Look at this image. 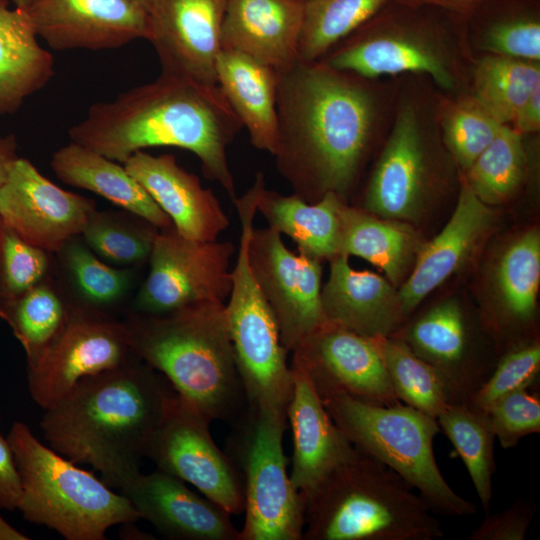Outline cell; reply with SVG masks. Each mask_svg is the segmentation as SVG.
<instances>
[{
    "label": "cell",
    "mask_w": 540,
    "mask_h": 540,
    "mask_svg": "<svg viewBox=\"0 0 540 540\" xmlns=\"http://www.w3.org/2000/svg\"><path fill=\"white\" fill-rule=\"evenodd\" d=\"M287 414L247 408L231 427L225 452L244 493L240 540H302L306 501L293 486L283 450Z\"/></svg>",
    "instance_id": "cell-8"
},
{
    "label": "cell",
    "mask_w": 540,
    "mask_h": 540,
    "mask_svg": "<svg viewBox=\"0 0 540 540\" xmlns=\"http://www.w3.org/2000/svg\"><path fill=\"white\" fill-rule=\"evenodd\" d=\"M55 273V254L31 245L0 218V307Z\"/></svg>",
    "instance_id": "cell-41"
},
{
    "label": "cell",
    "mask_w": 540,
    "mask_h": 540,
    "mask_svg": "<svg viewBox=\"0 0 540 540\" xmlns=\"http://www.w3.org/2000/svg\"><path fill=\"white\" fill-rule=\"evenodd\" d=\"M490 220L488 205L464 183L451 218L441 232L418 252L411 274L398 291L405 319L459 268Z\"/></svg>",
    "instance_id": "cell-26"
},
{
    "label": "cell",
    "mask_w": 540,
    "mask_h": 540,
    "mask_svg": "<svg viewBox=\"0 0 540 540\" xmlns=\"http://www.w3.org/2000/svg\"><path fill=\"white\" fill-rule=\"evenodd\" d=\"M234 252L229 241H197L180 235L173 226L160 229L132 311L165 314L197 302H224L232 287Z\"/></svg>",
    "instance_id": "cell-10"
},
{
    "label": "cell",
    "mask_w": 540,
    "mask_h": 540,
    "mask_svg": "<svg viewBox=\"0 0 540 540\" xmlns=\"http://www.w3.org/2000/svg\"><path fill=\"white\" fill-rule=\"evenodd\" d=\"M444 139L466 172L504 126L473 96L447 104L442 114Z\"/></svg>",
    "instance_id": "cell-42"
},
{
    "label": "cell",
    "mask_w": 540,
    "mask_h": 540,
    "mask_svg": "<svg viewBox=\"0 0 540 540\" xmlns=\"http://www.w3.org/2000/svg\"><path fill=\"white\" fill-rule=\"evenodd\" d=\"M387 0H310L305 2L299 58L318 61L364 25Z\"/></svg>",
    "instance_id": "cell-39"
},
{
    "label": "cell",
    "mask_w": 540,
    "mask_h": 540,
    "mask_svg": "<svg viewBox=\"0 0 540 540\" xmlns=\"http://www.w3.org/2000/svg\"><path fill=\"white\" fill-rule=\"evenodd\" d=\"M304 12L305 3L295 0H226L222 49L283 72L300 60Z\"/></svg>",
    "instance_id": "cell-24"
},
{
    "label": "cell",
    "mask_w": 540,
    "mask_h": 540,
    "mask_svg": "<svg viewBox=\"0 0 540 540\" xmlns=\"http://www.w3.org/2000/svg\"><path fill=\"white\" fill-rule=\"evenodd\" d=\"M132 354L123 320L70 303L59 334L27 364L29 393L45 410L82 379L112 369Z\"/></svg>",
    "instance_id": "cell-11"
},
{
    "label": "cell",
    "mask_w": 540,
    "mask_h": 540,
    "mask_svg": "<svg viewBox=\"0 0 540 540\" xmlns=\"http://www.w3.org/2000/svg\"><path fill=\"white\" fill-rule=\"evenodd\" d=\"M50 167L56 177L69 186L93 192L159 229L173 226L167 214L122 163L70 141L52 154Z\"/></svg>",
    "instance_id": "cell-28"
},
{
    "label": "cell",
    "mask_w": 540,
    "mask_h": 540,
    "mask_svg": "<svg viewBox=\"0 0 540 540\" xmlns=\"http://www.w3.org/2000/svg\"><path fill=\"white\" fill-rule=\"evenodd\" d=\"M0 1H8V0H0Z\"/></svg>",
    "instance_id": "cell-56"
},
{
    "label": "cell",
    "mask_w": 540,
    "mask_h": 540,
    "mask_svg": "<svg viewBox=\"0 0 540 540\" xmlns=\"http://www.w3.org/2000/svg\"><path fill=\"white\" fill-rule=\"evenodd\" d=\"M291 369L293 390L286 412L293 442L289 474L293 486L307 501L357 449L335 424L305 374L296 367Z\"/></svg>",
    "instance_id": "cell-23"
},
{
    "label": "cell",
    "mask_w": 540,
    "mask_h": 540,
    "mask_svg": "<svg viewBox=\"0 0 540 540\" xmlns=\"http://www.w3.org/2000/svg\"><path fill=\"white\" fill-rule=\"evenodd\" d=\"M174 389L134 353L122 364L82 379L44 410L39 426L49 446L89 464L121 491L141 471Z\"/></svg>",
    "instance_id": "cell-3"
},
{
    "label": "cell",
    "mask_w": 540,
    "mask_h": 540,
    "mask_svg": "<svg viewBox=\"0 0 540 540\" xmlns=\"http://www.w3.org/2000/svg\"><path fill=\"white\" fill-rule=\"evenodd\" d=\"M386 367L397 399L433 418L451 403L436 370L401 339L393 336L370 338Z\"/></svg>",
    "instance_id": "cell-36"
},
{
    "label": "cell",
    "mask_w": 540,
    "mask_h": 540,
    "mask_svg": "<svg viewBox=\"0 0 540 540\" xmlns=\"http://www.w3.org/2000/svg\"><path fill=\"white\" fill-rule=\"evenodd\" d=\"M473 82V97L502 124L510 125L540 86V66L534 61L488 54L477 62Z\"/></svg>",
    "instance_id": "cell-38"
},
{
    "label": "cell",
    "mask_w": 540,
    "mask_h": 540,
    "mask_svg": "<svg viewBox=\"0 0 540 540\" xmlns=\"http://www.w3.org/2000/svg\"><path fill=\"white\" fill-rule=\"evenodd\" d=\"M134 524V523H133ZM132 524V528H127L126 533L122 534V536H130V539H153L151 535L146 534L140 530H137L136 527H134Z\"/></svg>",
    "instance_id": "cell-52"
},
{
    "label": "cell",
    "mask_w": 540,
    "mask_h": 540,
    "mask_svg": "<svg viewBox=\"0 0 540 540\" xmlns=\"http://www.w3.org/2000/svg\"><path fill=\"white\" fill-rule=\"evenodd\" d=\"M95 209L93 199L61 188L22 157L0 186V218L25 241L53 254L81 235Z\"/></svg>",
    "instance_id": "cell-15"
},
{
    "label": "cell",
    "mask_w": 540,
    "mask_h": 540,
    "mask_svg": "<svg viewBox=\"0 0 540 540\" xmlns=\"http://www.w3.org/2000/svg\"><path fill=\"white\" fill-rule=\"evenodd\" d=\"M226 0H156L149 11L148 40L162 74L217 85Z\"/></svg>",
    "instance_id": "cell-16"
},
{
    "label": "cell",
    "mask_w": 540,
    "mask_h": 540,
    "mask_svg": "<svg viewBox=\"0 0 540 540\" xmlns=\"http://www.w3.org/2000/svg\"><path fill=\"white\" fill-rule=\"evenodd\" d=\"M248 258L254 278L276 320L284 347L293 352L325 325L321 261L289 250L276 230L253 228Z\"/></svg>",
    "instance_id": "cell-13"
},
{
    "label": "cell",
    "mask_w": 540,
    "mask_h": 540,
    "mask_svg": "<svg viewBox=\"0 0 540 540\" xmlns=\"http://www.w3.org/2000/svg\"><path fill=\"white\" fill-rule=\"evenodd\" d=\"M251 232L250 225L241 226L232 287L225 304L228 330L248 408L286 413L293 390L289 351L250 267Z\"/></svg>",
    "instance_id": "cell-9"
},
{
    "label": "cell",
    "mask_w": 540,
    "mask_h": 540,
    "mask_svg": "<svg viewBox=\"0 0 540 540\" xmlns=\"http://www.w3.org/2000/svg\"><path fill=\"white\" fill-rule=\"evenodd\" d=\"M530 500L517 499L504 511L488 515L469 540H524L535 513Z\"/></svg>",
    "instance_id": "cell-46"
},
{
    "label": "cell",
    "mask_w": 540,
    "mask_h": 540,
    "mask_svg": "<svg viewBox=\"0 0 540 540\" xmlns=\"http://www.w3.org/2000/svg\"><path fill=\"white\" fill-rule=\"evenodd\" d=\"M159 230L146 219L123 209H95L80 236L107 263L137 269L148 262Z\"/></svg>",
    "instance_id": "cell-35"
},
{
    "label": "cell",
    "mask_w": 540,
    "mask_h": 540,
    "mask_svg": "<svg viewBox=\"0 0 540 540\" xmlns=\"http://www.w3.org/2000/svg\"><path fill=\"white\" fill-rule=\"evenodd\" d=\"M278 72L253 58L222 49L216 65L217 85L251 144L274 155L277 146Z\"/></svg>",
    "instance_id": "cell-27"
},
{
    "label": "cell",
    "mask_w": 540,
    "mask_h": 540,
    "mask_svg": "<svg viewBox=\"0 0 540 540\" xmlns=\"http://www.w3.org/2000/svg\"><path fill=\"white\" fill-rule=\"evenodd\" d=\"M481 45L489 54L539 62L540 22L526 15L501 19L486 29Z\"/></svg>",
    "instance_id": "cell-45"
},
{
    "label": "cell",
    "mask_w": 540,
    "mask_h": 540,
    "mask_svg": "<svg viewBox=\"0 0 540 540\" xmlns=\"http://www.w3.org/2000/svg\"><path fill=\"white\" fill-rule=\"evenodd\" d=\"M276 167L293 194L313 203L353 186L376 124L365 80L322 61L278 73Z\"/></svg>",
    "instance_id": "cell-1"
},
{
    "label": "cell",
    "mask_w": 540,
    "mask_h": 540,
    "mask_svg": "<svg viewBox=\"0 0 540 540\" xmlns=\"http://www.w3.org/2000/svg\"><path fill=\"white\" fill-rule=\"evenodd\" d=\"M123 321L132 352L210 422L232 426L245 414L224 302H197L165 314L130 310Z\"/></svg>",
    "instance_id": "cell-4"
},
{
    "label": "cell",
    "mask_w": 540,
    "mask_h": 540,
    "mask_svg": "<svg viewBox=\"0 0 540 540\" xmlns=\"http://www.w3.org/2000/svg\"><path fill=\"white\" fill-rule=\"evenodd\" d=\"M424 123L411 105L401 107L370 178L365 211L388 220L418 214L427 185Z\"/></svg>",
    "instance_id": "cell-20"
},
{
    "label": "cell",
    "mask_w": 540,
    "mask_h": 540,
    "mask_svg": "<svg viewBox=\"0 0 540 540\" xmlns=\"http://www.w3.org/2000/svg\"><path fill=\"white\" fill-rule=\"evenodd\" d=\"M443 536L425 499L397 473L359 449L306 501L302 540H436Z\"/></svg>",
    "instance_id": "cell-5"
},
{
    "label": "cell",
    "mask_w": 540,
    "mask_h": 540,
    "mask_svg": "<svg viewBox=\"0 0 540 540\" xmlns=\"http://www.w3.org/2000/svg\"><path fill=\"white\" fill-rule=\"evenodd\" d=\"M415 244L408 226L345 205L340 254L360 257L379 267L395 287L406 273Z\"/></svg>",
    "instance_id": "cell-32"
},
{
    "label": "cell",
    "mask_w": 540,
    "mask_h": 540,
    "mask_svg": "<svg viewBox=\"0 0 540 540\" xmlns=\"http://www.w3.org/2000/svg\"><path fill=\"white\" fill-rule=\"evenodd\" d=\"M13 4V7L27 10L33 3H35L37 0H10Z\"/></svg>",
    "instance_id": "cell-53"
},
{
    "label": "cell",
    "mask_w": 540,
    "mask_h": 540,
    "mask_svg": "<svg viewBox=\"0 0 540 540\" xmlns=\"http://www.w3.org/2000/svg\"><path fill=\"white\" fill-rule=\"evenodd\" d=\"M54 73V58L39 44L27 12L0 1V114L18 111Z\"/></svg>",
    "instance_id": "cell-30"
},
{
    "label": "cell",
    "mask_w": 540,
    "mask_h": 540,
    "mask_svg": "<svg viewBox=\"0 0 540 540\" xmlns=\"http://www.w3.org/2000/svg\"><path fill=\"white\" fill-rule=\"evenodd\" d=\"M487 413L495 438L504 449L513 448L524 437L540 432V396L530 389L505 395Z\"/></svg>",
    "instance_id": "cell-44"
},
{
    "label": "cell",
    "mask_w": 540,
    "mask_h": 540,
    "mask_svg": "<svg viewBox=\"0 0 540 540\" xmlns=\"http://www.w3.org/2000/svg\"><path fill=\"white\" fill-rule=\"evenodd\" d=\"M519 134L536 132L540 128V86L537 87L516 113L509 125Z\"/></svg>",
    "instance_id": "cell-48"
},
{
    "label": "cell",
    "mask_w": 540,
    "mask_h": 540,
    "mask_svg": "<svg viewBox=\"0 0 540 540\" xmlns=\"http://www.w3.org/2000/svg\"><path fill=\"white\" fill-rule=\"evenodd\" d=\"M210 421L174 392L146 457L157 467L194 486L230 515L244 512L240 474L213 440Z\"/></svg>",
    "instance_id": "cell-12"
},
{
    "label": "cell",
    "mask_w": 540,
    "mask_h": 540,
    "mask_svg": "<svg viewBox=\"0 0 540 540\" xmlns=\"http://www.w3.org/2000/svg\"><path fill=\"white\" fill-rule=\"evenodd\" d=\"M440 431L465 464L485 512L490 509L492 476L496 471L495 434L487 412L467 404H450L437 418Z\"/></svg>",
    "instance_id": "cell-34"
},
{
    "label": "cell",
    "mask_w": 540,
    "mask_h": 540,
    "mask_svg": "<svg viewBox=\"0 0 540 540\" xmlns=\"http://www.w3.org/2000/svg\"><path fill=\"white\" fill-rule=\"evenodd\" d=\"M525 164L522 135L504 125L465 172L464 183L485 204H498L518 189Z\"/></svg>",
    "instance_id": "cell-40"
},
{
    "label": "cell",
    "mask_w": 540,
    "mask_h": 540,
    "mask_svg": "<svg viewBox=\"0 0 540 540\" xmlns=\"http://www.w3.org/2000/svg\"><path fill=\"white\" fill-rule=\"evenodd\" d=\"M124 166L171 219L182 236L215 241L229 226L216 195L199 178L181 167L172 154L137 151Z\"/></svg>",
    "instance_id": "cell-22"
},
{
    "label": "cell",
    "mask_w": 540,
    "mask_h": 540,
    "mask_svg": "<svg viewBox=\"0 0 540 540\" xmlns=\"http://www.w3.org/2000/svg\"><path fill=\"white\" fill-rule=\"evenodd\" d=\"M321 305L328 323L367 338L391 336L405 320L395 286L376 273L354 269L343 254L330 260Z\"/></svg>",
    "instance_id": "cell-25"
},
{
    "label": "cell",
    "mask_w": 540,
    "mask_h": 540,
    "mask_svg": "<svg viewBox=\"0 0 540 540\" xmlns=\"http://www.w3.org/2000/svg\"><path fill=\"white\" fill-rule=\"evenodd\" d=\"M320 59L363 79L405 72L429 75L445 89L457 83L448 47L434 33L414 28L371 29L342 40Z\"/></svg>",
    "instance_id": "cell-17"
},
{
    "label": "cell",
    "mask_w": 540,
    "mask_h": 540,
    "mask_svg": "<svg viewBox=\"0 0 540 540\" xmlns=\"http://www.w3.org/2000/svg\"><path fill=\"white\" fill-rule=\"evenodd\" d=\"M291 366L309 379L320 399L343 395L378 404L397 399L383 360L370 338L326 323L292 352Z\"/></svg>",
    "instance_id": "cell-14"
},
{
    "label": "cell",
    "mask_w": 540,
    "mask_h": 540,
    "mask_svg": "<svg viewBox=\"0 0 540 540\" xmlns=\"http://www.w3.org/2000/svg\"><path fill=\"white\" fill-rule=\"evenodd\" d=\"M321 400L353 446L397 473L433 512L453 517L476 513L475 504L451 488L437 465L433 442L441 431L436 418L401 402L378 405L343 395Z\"/></svg>",
    "instance_id": "cell-7"
},
{
    "label": "cell",
    "mask_w": 540,
    "mask_h": 540,
    "mask_svg": "<svg viewBox=\"0 0 540 540\" xmlns=\"http://www.w3.org/2000/svg\"><path fill=\"white\" fill-rule=\"evenodd\" d=\"M18 157L15 136L13 134L0 135V186L4 183L12 163Z\"/></svg>",
    "instance_id": "cell-49"
},
{
    "label": "cell",
    "mask_w": 540,
    "mask_h": 540,
    "mask_svg": "<svg viewBox=\"0 0 540 540\" xmlns=\"http://www.w3.org/2000/svg\"><path fill=\"white\" fill-rule=\"evenodd\" d=\"M56 272L70 303L113 315L132 293L135 268L115 267L76 236L55 253ZM114 316V315H113Z\"/></svg>",
    "instance_id": "cell-31"
},
{
    "label": "cell",
    "mask_w": 540,
    "mask_h": 540,
    "mask_svg": "<svg viewBox=\"0 0 540 540\" xmlns=\"http://www.w3.org/2000/svg\"><path fill=\"white\" fill-rule=\"evenodd\" d=\"M119 492L166 538L240 540L229 513L160 469L140 472Z\"/></svg>",
    "instance_id": "cell-21"
},
{
    "label": "cell",
    "mask_w": 540,
    "mask_h": 540,
    "mask_svg": "<svg viewBox=\"0 0 540 540\" xmlns=\"http://www.w3.org/2000/svg\"><path fill=\"white\" fill-rule=\"evenodd\" d=\"M503 317L516 329H530L536 314L540 282V236L531 230L505 251L497 268Z\"/></svg>",
    "instance_id": "cell-37"
},
{
    "label": "cell",
    "mask_w": 540,
    "mask_h": 540,
    "mask_svg": "<svg viewBox=\"0 0 540 540\" xmlns=\"http://www.w3.org/2000/svg\"><path fill=\"white\" fill-rule=\"evenodd\" d=\"M7 439L21 480L17 509L26 521L67 540H104L111 527L141 519L123 494L42 444L25 423L14 422Z\"/></svg>",
    "instance_id": "cell-6"
},
{
    "label": "cell",
    "mask_w": 540,
    "mask_h": 540,
    "mask_svg": "<svg viewBox=\"0 0 540 540\" xmlns=\"http://www.w3.org/2000/svg\"><path fill=\"white\" fill-rule=\"evenodd\" d=\"M540 343L532 338L509 347L500 354L492 372L472 395L467 405L488 412L505 395L530 389L539 376Z\"/></svg>",
    "instance_id": "cell-43"
},
{
    "label": "cell",
    "mask_w": 540,
    "mask_h": 540,
    "mask_svg": "<svg viewBox=\"0 0 540 540\" xmlns=\"http://www.w3.org/2000/svg\"><path fill=\"white\" fill-rule=\"evenodd\" d=\"M295 1H300V2H304V3H305V2H308V1H310V0H295Z\"/></svg>",
    "instance_id": "cell-55"
},
{
    "label": "cell",
    "mask_w": 540,
    "mask_h": 540,
    "mask_svg": "<svg viewBox=\"0 0 540 540\" xmlns=\"http://www.w3.org/2000/svg\"><path fill=\"white\" fill-rule=\"evenodd\" d=\"M69 308L70 302L56 273L0 307V318L22 345L27 364L35 361L59 334Z\"/></svg>",
    "instance_id": "cell-33"
},
{
    "label": "cell",
    "mask_w": 540,
    "mask_h": 540,
    "mask_svg": "<svg viewBox=\"0 0 540 540\" xmlns=\"http://www.w3.org/2000/svg\"><path fill=\"white\" fill-rule=\"evenodd\" d=\"M424 1L434 2V3H438L441 5H446L450 7H455V8H465L467 6L476 4L482 0H424Z\"/></svg>",
    "instance_id": "cell-51"
},
{
    "label": "cell",
    "mask_w": 540,
    "mask_h": 540,
    "mask_svg": "<svg viewBox=\"0 0 540 540\" xmlns=\"http://www.w3.org/2000/svg\"><path fill=\"white\" fill-rule=\"evenodd\" d=\"M25 11L57 51L114 49L148 33V12L135 0H37Z\"/></svg>",
    "instance_id": "cell-18"
},
{
    "label": "cell",
    "mask_w": 540,
    "mask_h": 540,
    "mask_svg": "<svg viewBox=\"0 0 540 540\" xmlns=\"http://www.w3.org/2000/svg\"><path fill=\"white\" fill-rule=\"evenodd\" d=\"M345 205L344 198L332 192L310 203L295 194L283 195L265 187L258 198L257 212L268 227L291 238L300 254L330 261L340 255Z\"/></svg>",
    "instance_id": "cell-29"
},
{
    "label": "cell",
    "mask_w": 540,
    "mask_h": 540,
    "mask_svg": "<svg viewBox=\"0 0 540 540\" xmlns=\"http://www.w3.org/2000/svg\"><path fill=\"white\" fill-rule=\"evenodd\" d=\"M135 1H137L140 5H142L149 13V11L153 7L156 0H135Z\"/></svg>",
    "instance_id": "cell-54"
},
{
    "label": "cell",
    "mask_w": 540,
    "mask_h": 540,
    "mask_svg": "<svg viewBox=\"0 0 540 540\" xmlns=\"http://www.w3.org/2000/svg\"><path fill=\"white\" fill-rule=\"evenodd\" d=\"M242 128L218 85L161 75L91 105L70 141L124 164L137 151L171 146L192 152L203 174L237 198L227 148Z\"/></svg>",
    "instance_id": "cell-2"
},
{
    "label": "cell",
    "mask_w": 540,
    "mask_h": 540,
    "mask_svg": "<svg viewBox=\"0 0 540 540\" xmlns=\"http://www.w3.org/2000/svg\"><path fill=\"white\" fill-rule=\"evenodd\" d=\"M30 538L11 526L0 514V540H29Z\"/></svg>",
    "instance_id": "cell-50"
},
{
    "label": "cell",
    "mask_w": 540,
    "mask_h": 540,
    "mask_svg": "<svg viewBox=\"0 0 540 540\" xmlns=\"http://www.w3.org/2000/svg\"><path fill=\"white\" fill-rule=\"evenodd\" d=\"M391 336L436 370L451 404H467L496 364L475 352L467 315L454 299L434 305Z\"/></svg>",
    "instance_id": "cell-19"
},
{
    "label": "cell",
    "mask_w": 540,
    "mask_h": 540,
    "mask_svg": "<svg viewBox=\"0 0 540 540\" xmlns=\"http://www.w3.org/2000/svg\"><path fill=\"white\" fill-rule=\"evenodd\" d=\"M1 422V413H0ZM21 497V480L13 450L0 430V509L16 510Z\"/></svg>",
    "instance_id": "cell-47"
}]
</instances>
